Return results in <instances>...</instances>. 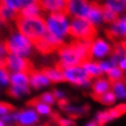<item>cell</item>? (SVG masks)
Listing matches in <instances>:
<instances>
[{"instance_id":"cell-2","label":"cell","mask_w":126,"mask_h":126,"mask_svg":"<svg viewBox=\"0 0 126 126\" xmlns=\"http://www.w3.org/2000/svg\"><path fill=\"white\" fill-rule=\"evenodd\" d=\"M16 26L21 35L27 38L32 44H35L45 35L47 32L45 19L39 16L33 18H18Z\"/></svg>"},{"instance_id":"cell-21","label":"cell","mask_w":126,"mask_h":126,"mask_svg":"<svg viewBox=\"0 0 126 126\" xmlns=\"http://www.w3.org/2000/svg\"><path fill=\"white\" fill-rule=\"evenodd\" d=\"M104 7L118 15L126 12V2L123 0H105Z\"/></svg>"},{"instance_id":"cell-17","label":"cell","mask_w":126,"mask_h":126,"mask_svg":"<svg viewBox=\"0 0 126 126\" xmlns=\"http://www.w3.org/2000/svg\"><path fill=\"white\" fill-rule=\"evenodd\" d=\"M111 88V83L105 78H100L98 77L97 80L95 81L92 85V89H93V98L98 97L99 95H102L110 90Z\"/></svg>"},{"instance_id":"cell-33","label":"cell","mask_w":126,"mask_h":126,"mask_svg":"<svg viewBox=\"0 0 126 126\" xmlns=\"http://www.w3.org/2000/svg\"><path fill=\"white\" fill-rule=\"evenodd\" d=\"M15 111V107L9 103L0 102V117Z\"/></svg>"},{"instance_id":"cell-26","label":"cell","mask_w":126,"mask_h":126,"mask_svg":"<svg viewBox=\"0 0 126 126\" xmlns=\"http://www.w3.org/2000/svg\"><path fill=\"white\" fill-rule=\"evenodd\" d=\"M95 99L96 100H98L99 103H101L103 105H106V106H110L112 104H114L116 101V96L115 94L112 92V91H108V92H106L104 94L102 95H99L98 97H95Z\"/></svg>"},{"instance_id":"cell-11","label":"cell","mask_w":126,"mask_h":126,"mask_svg":"<svg viewBox=\"0 0 126 126\" xmlns=\"http://www.w3.org/2000/svg\"><path fill=\"white\" fill-rule=\"evenodd\" d=\"M111 53V47L108 42L102 40L97 39L90 43V55L91 58H103Z\"/></svg>"},{"instance_id":"cell-43","label":"cell","mask_w":126,"mask_h":126,"mask_svg":"<svg viewBox=\"0 0 126 126\" xmlns=\"http://www.w3.org/2000/svg\"><path fill=\"white\" fill-rule=\"evenodd\" d=\"M123 1H124V2H126V0H123Z\"/></svg>"},{"instance_id":"cell-29","label":"cell","mask_w":126,"mask_h":126,"mask_svg":"<svg viewBox=\"0 0 126 126\" xmlns=\"http://www.w3.org/2000/svg\"><path fill=\"white\" fill-rule=\"evenodd\" d=\"M107 75H108V80L111 84L114 82H117V81H121L123 77V71L121 70L118 66L112 67L111 69L107 73Z\"/></svg>"},{"instance_id":"cell-9","label":"cell","mask_w":126,"mask_h":126,"mask_svg":"<svg viewBox=\"0 0 126 126\" xmlns=\"http://www.w3.org/2000/svg\"><path fill=\"white\" fill-rule=\"evenodd\" d=\"M90 8V3L88 0H68L67 12L74 18H88Z\"/></svg>"},{"instance_id":"cell-41","label":"cell","mask_w":126,"mask_h":126,"mask_svg":"<svg viewBox=\"0 0 126 126\" xmlns=\"http://www.w3.org/2000/svg\"><path fill=\"white\" fill-rule=\"evenodd\" d=\"M85 126H98V123H96L94 120H93V121H91V122H89V123H87Z\"/></svg>"},{"instance_id":"cell-18","label":"cell","mask_w":126,"mask_h":126,"mask_svg":"<svg viewBox=\"0 0 126 126\" xmlns=\"http://www.w3.org/2000/svg\"><path fill=\"white\" fill-rule=\"evenodd\" d=\"M42 11V9L40 4H32V5H30V6H27V7L20 8V10L18 12L17 18L39 17Z\"/></svg>"},{"instance_id":"cell-35","label":"cell","mask_w":126,"mask_h":126,"mask_svg":"<svg viewBox=\"0 0 126 126\" xmlns=\"http://www.w3.org/2000/svg\"><path fill=\"white\" fill-rule=\"evenodd\" d=\"M98 63L99 68H100V70L102 71V73H108L112 67H115V65L110 62V60H108V61H101V62H98Z\"/></svg>"},{"instance_id":"cell-37","label":"cell","mask_w":126,"mask_h":126,"mask_svg":"<svg viewBox=\"0 0 126 126\" xmlns=\"http://www.w3.org/2000/svg\"><path fill=\"white\" fill-rule=\"evenodd\" d=\"M18 1H19L21 8L27 7V6H30V5H32V4H40V0H18Z\"/></svg>"},{"instance_id":"cell-32","label":"cell","mask_w":126,"mask_h":126,"mask_svg":"<svg viewBox=\"0 0 126 126\" xmlns=\"http://www.w3.org/2000/svg\"><path fill=\"white\" fill-rule=\"evenodd\" d=\"M63 110L69 114V115L72 116H78V115H82L83 113L86 112V108H79V107H74V106H70V105H65L63 108Z\"/></svg>"},{"instance_id":"cell-24","label":"cell","mask_w":126,"mask_h":126,"mask_svg":"<svg viewBox=\"0 0 126 126\" xmlns=\"http://www.w3.org/2000/svg\"><path fill=\"white\" fill-rule=\"evenodd\" d=\"M31 92L29 86H12L7 88V94L12 98H19L21 96L29 94Z\"/></svg>"},{"instance_id":"cell-8","label":"cell","mask_w":126,"mask_h":126,"mask_svg":"<svg viewBox=\"0 0 126 126\" xmlns=\"http://www.w3.org/2000/svg\"><path fill=\"white\" fill-rule=\"evenodd\" d=\"M63 45L64 43L63 40L56 38L55 36L51 34L48 31L46 32L45 35L34 44L39 53L44 55L53 53L54 51H58Z\"/></svg>"},{"instance_id":"cell-3","label":"cell","mask_w":126,"mask_h":126,"mask_svg":"<svg viewBox=\"0 0 126 126\" xmlns=\"http://www.w3.org/2000/svg\"><path fill=\"white\" fill-rule=\"evenodd\" d=\"M68 34L73 36L77 41L91 42L97 36V29L86 18H74L69 25Z\"/></svg>"},{"instance_id":"cell-27","label":"cell","mask_w":126,"mask_h":126,"mask_svg":"<svg viewBox=\"0 0 126 126\" xmlns=\"http://www.w3.org/2000/svg\"><path fill=\"white\" fill-rule=\"evenodd\" d=\"M118 16L119 15L113 12L112 10L109 9L104 6H102V19L103 22L105 23H114L117 19H118Z\"/></svg>"},{"instance_id":"cell-10","label":"cell","mask_w":126,"mask_h":126,"mask_svg":"<svg viewBox=\"0 0 126 126\" xmlns=\"http://www.w3.org/2000/svg\"><path fill=\"white\" fill-rule=\"evenodd\" d=\"M68 0H40V4L43 12L61 13L68 15L67 12Z\"/></svg>"},{"instance_id":"cell-12","label":"cell","mask_w":126,"mask_h":126,"mask_svg":"<svg viewBox=\"0 0 126 126\" xmlns=\"http://www.w3.org/2000/svg\"><path fill=\"white\" fill-rule=\"evenodd\" d=\"M108 36L111 39L126 38V15L112 23L108 32Z\"/></svg>"},{"instance_id":"cell-4","label":"cell","mask_w":126,"mask_h":126,"mask_svg":"<svg viewBox=\"0 0 126 126\" xmlns=\"http://www.w3.org/2000/svg\"><path fill=\"white\" fill-rule=\"evenodd\" d=\"M3 44L8 55H27L32 52V43L21 34H14L6 40Z\"/></svg>"},{"instance_id":"cell-36","label":"cell","mask_w":126,"mask_h":126,"mask_svg":"<svg viewBox=\"0 0 126 126\" xmlns=\"http://www.w3.org/2000/svg\"><path fill=\"white\" fill-rule=\"evenodd\" d=\"M9 81V73L5 70H0V85H7Z\"/></svg>"},{"instance_id":"cell-40","label":"cell","mask_w":126,"mask_h":126,"mask_svg":"<svg viewBox=\"0 0 126 126\" xmlns=\"http://www.w3.org/2000/svg\"><path fill=\"white\" fill-rule=\"evenodd\" d=\"M118 65H119V68L122 71H126V56H124L123 59L120 60Z\"/></svg>"},{"instance_id":"cell-19","label":"cell","mask_w":126,"mask_h":126,"mask_svg":"<svg viewBox=\"0 0 126 126\" xmlns=\"http://www.w3.org/2000/svg\"><path fill=\"white\" fill-rule=\"evenodd\" d=\"M81 66L85 70V72L88 74V77L90 78H94V77L98 78L103 74L102 71L100 70L99 66H98V63H96V62H93L91 60L84 62L81 64Z\"/></svg>"},{"instance_id":"cell-16","label":"cell","mask_w":126,"mask_h":126,"mask_svg":"<svg viewBox=\"0 0 126 126\" xmlns=\"http://www.w3.org/2000/svg\"><path fill=\"white\" fill-rule=\"evenodd\" d=\"M18 11H14L7 7L0 0V21L5 25H8L12 21H16Z\"/></svg>"},{"instance_id":"cell-39","label":"cell","mask_w":126,"mask_h":126,"mask_svg":"<svg viewBox=\"0 0 126 126\" xmlns=\"http://www.w3.org/2000/svg\"><path fill=\"white\" fill-rule=\"evenodd\" d=\"M53 96H54V98H57L58 100H59V99H63V98H64V93L62 92V91L54 89L53 92Z\"/></svg>"},{"instance_id":"cell-42","label":"cell","mask_w":126,"mask_h":126,"mask_svg":"<svg viewBox=\"0 0 126 126\" xmlns=\"http://www.w3.org/2000/svg\"><path fill=\"white\" fill-rule=\"evenodd\" d=\"M0 126H7L6 124H5V123H4V122L1 119H0Z\"/></svg>"},{"instance_id":"cell-38","label":"cell","mask_w":126,"mask_h":126,"mask_svg":"<svg viewBox=\"0 0 126 126\" xmlns=\"http://www.w3.org/2000/svg\"><path fill=\"white\" fill-rule=\"evenodd\" d=\"M60 126H74L75 123L70 119H61L59 121Z\"/></svg>"},{"instance_id":"cell-30","label":"cell","mask_w":126,"mask_h":126,"mask_svg":"<svg viewBox=\"0 0 126 126\" xmlns=\"http://www.w3.org/2000/svg\"><path fill=\"white\" fill-rule=\"evenodd\" d=\"M108 111H109V113H110V116L111 120L113 121V120L119 118L120 116H122L123 114L125 113L126 104H120V105L116 106L114 108L108 110Z\"/></svg>"},{"instance_id":"cell-22","label":"cell","mask_w":126,"mask_h":126,"mask_svg":"<svg viewBox=\"0 0 126 126\" xmlns=\"http://www.w3.org/2000/svg\"><path fill=\"white\" fill-rule=\"evenodd\" d=\"M27 105L30 106V107H35L37 112L41 115H50L52 113V109L50 108L49 105L39 102L36 99V98H32L30 101H28Z\"/></svg>"},{"instance_id":"cell-5","label":"cell","mask_w":126,"mask_h":126,"mask_svg":"<svg viewBox=\"0 0 126 126\" xmlns=\"http://www.w3.org/2000/svg\"><path fill=\"white\" fill-rule=\"evenodd\" d=\"M45 22L47 31L56 38L63 40L68 34L69 23L65 15L61 13H50Z\"/></svg>"},{"instance_id":"cell-1","label":"cell","mask_w":126,"mask_h":126,"mask_svg":"<svg viewBox=\"0 0 126 126\" xmlns=\"http://www.w3.org/2000/svg\"><path fill=\"white\" fill-rule=\"evenodd\" d=\"M90 43L76 40L70 44L62 46L58 50L60 61L56 63L55 68L62 71L65 67L81 65L86 61L91 60Z\"/></svg>"},{"instance_id":"cell-25","label":"cell","mask_w":126,"mask_h":126,"mask_svg":"<svg viewBox=\"0 0 126 126\" xmlns=\"http://www.w3.org/2000/svg\"><path fill=\"white\" fill-rule=\"evenodd\" d=\"M112 92L115 94L117 98H126V83L123 81H117L111 84Z\"/></svg>"},{"instance_id":"cell-14","label":"cell","mask_w":126,"mask_h":126,"mask_svg":"<svg viewBox=\"0 0 126 126\" xmlns=\"http://www.w3.org/2000/svg\"><path fill=\"white\" fill-rule=\"evenodd\" d=\"M87 19L92 25H94L95 27L101 24L103 22V19H102V6H100L97 2L90 3V8H89V12H88Z\"/></svg>"},{"instance_id":"cell-15","label":"cell","mask_w":126,"mask_h":126,"mask_svg":"<svg viewBox=\"0 0 126 126\" xmlns=\"http://www.w3.org/2000/svg\"><path fill=\"white\" fill-rule=\"evenodd\" d=\"M30 77V84L36 89L46 87L50 84V81L41 71L33 70L29 75Z\"/></svg>"},{"instance_id":"cell-7","label":"cell","mask_w":126,"mask_h":126,"mask_svg":"<svg viewBox=\"0 0 126 126\" xmlns=\"http://www.w3.org/2000/svg\"><path fill=\"white\" fill-rule=\"evenodd\" d=\"M6 62V71L16 72V73H25L30 74L34 70L33 63L30 59L24 58L19 55H9L5 57Z\"/></svg>"},{"instance_id":"cell-20","label":"cell","mask_w":126,"mask_h":126,"mask_svg":"<svg viewBox=\"0 0 126 126\" xmlns=\"http://www.w3.org/2000/svg\"><path fill=\"white\" fill-rule=\"evenodd\" d=\"M41 72L49 79L50 82L60 83V82H63L64 81L62 71H60L57 68L45 67V68H42V70H41Z\"/></svg>"},{"instance_id":"cell-31","label":"cell","mask_w":126,"mask_h":126,"mask_svg":"<svg viewBox=\"0 0 126 126\" xmlns=\"http://www.w3.org/2000/svg\"><path fill=\"white\" fill-rule=\"evenodd\" d=\"M36 99L39 102H41V103H44V104H47V105H52L55 102L56 98H54L53 93L46 92V93H43L42 95H41L40 97H37Z\"/></svg>"},{"instance_id":"cell-23","label":"cell","mask_w":126,"mask_h":126,"mask_svg":"<svg viewBox=\"0 0 126 126\" xmlns=\"http://www.w3.org/2000/svg\"><path fill=\"white\" fill-rule=\"evenodd\" d=\"M9 80L12 86H29L30 84V77L25 73L13 74Z\"/></svg>"},{"instance_id":"cell-13","label":"cell","mask_w":126,"mask_h":126,"mask_svg":"<svg viewBox=\"0 0 126 126\" xmlns=\"http://www.w3.org/2000/svg\"><path fill=\"white\" fill-rule=\"evenodd\" d=\"M39 116L33 110H26L18 112V123L20 126H32L38 123Z\"/></svg>"},{"instance_id":"cell-28","label":"cell","mask_w":126,"mask_h":126,"mask_svg":"<svg viewBox=\"0 0 126 126\" xmlns=\"http://www.w3.org/2000/svg\"><path fill=\"white\" fill-rule=\"evenodd\" d=\"M94 121L98 123V126H103L105 125L106 123H110L112 122L111 118L110 116L108 110H102V111H98L96 115H95Z\"/></svg>"},{"instance_id":"cell-44","label":"cell","mask_w":126,"mask_h":126,"mask_svg":"<svg viewBox=\"0 0 126 126\" xmlns=\"http://www.w3.org/2000/svg\"><path fill=\"white\" fill-rule=\"evenodd\" d=\"M0 24H1V21H0Z\"/></svg>"},{"instance_id":"cell-34","label":"cell","mask_w":126,"mask_h":126,"mask_svg":"<svg viewBox=\"0 0 126 126\" xmlns=\"http://www.w3.org/2000/svg\"><path fill=\"white\" fill-rule=\"evenodd\" d=\"M7 7H9L10 9L14 11H19L20 10V4L18 0H1Z\"/></svg>"},{"instance_id":"cell-6","label":"cell","mask_w":126,"mask_h":126,"mask_svg":"<svg viewBox=\"0 0 126 126\" xmlns=\"http://www.w3.org/2000/svg\"><path fill=\"white\" fill-rule=\"evenodd\" d=\"M62 73L64 81L71 84L84 88H88L91 84V78L81 65L65 67L62 70Z\"/></svg>"}]
</instances>
